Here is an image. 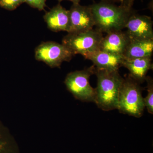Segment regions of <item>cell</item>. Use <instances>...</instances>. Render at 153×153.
Returning a JSON list of instances; mask_svg holds the SVG:
<instances>
[{
    "label": "cell",
    "instance_id": "4",
    "mask_svg": "<svg viewBox=\"0 0 153 153\" xmlns=\"http://www.w3.org/2000/svg\"><path fill=\"white\" fill-rule=\"evenodd\" d=\"M97 29L77 33H68L63 38L62 44L74 55L80 54L83 57L98 51L103 36Z\"/></svg>",
    "mask_w": 153,
    "mask_h": 153
},
{
    "label": "cell",
    "instance_id": "12",
    "mask_svg": "<svg viewBox=\"0 0 153 153\" xmlns=\"http://www.w3.org/2000/svg\"><path fill=\"white\" fill-rule=\"evenodd\" d=\"M122 66L128 69L129 76L139 83L146 80L148 71L152 69V57L124 59Z\"/></svg>",
    "mask_w": 153,
    "mask_h": 153
},
{
    "label": "cell",
    "instance_id": "18",
    "mask_svg": "<svg viewBox=\"0 0 153 153\" xmlns=\"http://www.w3.org/2000/svg\"><path fill=\"white\" fill-rule=\"evenodd\" d=\"M122 5L125 6L129 8H131L132 5L134 1V0H120Z\"/></svg>",
    "mask_w": 153,
    "mask_h": 153
},
{
    "label": "cell",
    "instance_id": "2",
    "mask_svg": "<svg viewBox=\"0 0 153 153\" xmlns=\"http://www.w3.org/2000/svg\"><path fill=\"white\" fill-rule=\"evenodd\" d=\"M97 85L94 102L99 108L109 111L117 109L119 95L124 80L118 71H108L95 68Z\"/></svg>",
    "mask_w": 153,
    "mask_h": 153
},
{
    "label": "cell",
    "instance_id": "10",
    "mask_svg": "<svg viewBox=\"0 0 153 153\" xmlns=\"http://www.w3.org/2000/svg\"><path fill=\"white\" fill-rule=\"evenodd\" d=\"M129 41L126 32L121 30L110 32L102 38L99 50L123 56Z\"/></svg>",
    "mask_w": 153,
    "mask_h": 153
},
{
    "label": "cell",
    "instance_id": "1",
    "mask_svg": "<svg viewBox=\"0 0 153 153\" xmlns=\"http://www.w3.org/2000/svg\"><path fill=\"white\" fill-rule=\"evenodd\" d=\"M93 15L96 29L106 33L121 31L131 15V8L102 1L89 6Z\"/></svg>",
    "mask_w": 153,
    "mask_h": 153
},
{
    "label": "cell",
    "instance_id": "11",
    "mask_svg": "<svg viewBox=\"0 0 153 153\" xmlns=\"http://www.w3.org/2000/svg\"><path fill=\"white\" fill-rule=\"evenodd\" d=\"M48 28L54 32L68 31L69 23V11L60 4L52 8L44 16Z\"/></svg>",
    "mask_w": 153,
    "mask_h": 153
},
{
    "label": "cell",
    "instance_id": "9",
    "mask_svg": "<svg viewBox=\"0 0 153 153\" xmlns=\"http://www.w3.org/2000/svg\"><path fill=\"white\" fill-rule=\"evenodd\" d=\"M84 57L92 61L96 69L108 71H118L119 68L122 66L124 59L123 55L100 50L85 55Z\"/></svg>",
    "mask_w": 153,
    "mask_h": 153
},
{
    "label": "cell",
    "instance_id": "20",
    "mask_svg": "<svg viewBox=\"0 0 153 153\" xmlns=\"http://www.w3.org/2000/svg\"><path fill=\"white\" fill-rule=\"evenodd\" d=\"M102 1L107 2L113 3L115 2H120V0H101Z\"/></svg>",
    "mask_w": 153,
    "mask_h": 153
},
{
    "label": "cell",
    "instance_id": "13",
    "mask_svg": "<svg viewBox=\"0 0 153 153\" xmlns=\"http://www.w3.org/2000/svg\"><path fill=\"white\" fill-rule=\"evenodd\" d=\"M153 52V40L130 39L123 56L127 59L152 57Z\"/></svg>",
    "mask_w": 153,
    "mask_h": 153
},
{
    "label": "cell",
    "instance_id": "8",
    "mask_svg": "<svg viewBox=\"0 0 153 153\" xmlns=\"http://www.w3.org/2000/svg\"><path fill=\"white\" fill-rule=\"evenodd\" d=\"M125 28L130 39L153 40V22L149 16L132 13Z\"/></svg>",
    "mask_w": 153,
    "mask_h": 153
},
{
    "label": "cell",
    "instance_id": "17",
    "mask_svg": "<svg viewBox=\"0 0 153 153\" xmlns=\"http://www.w3.org/2000/svg\"><path fill=\"white\" fill-rule=\"evenodd\" d=\"M46 0H25V3L27 4L32 7L42 11L46 7Z\"/></svg>",
    "mask_w": 153,
    "mask_h": 153
},
{
    "label": "cell",
    "instance_id": "7",
    "mask_svg": "<svg viewBox=\"0 0 153 153\" xmlns=\"http://www.w3.org/2000/svg\"><path fill=\"white\" fill-rule=\"evenodd\" d=\"M68 11L69 23L68 33L88 31L95 27L94 19L89 6L73 4Z\"/></svg>",
    "mask_w": 153,
    "mask_h": 153
},
{
    "label": "cell",
    "instance_id": "3",
    "mask_svg": "<svg viewBox=\"0 0 153 153\" xmlns=\"http://www.w3.org/2000/svg\"><path fill=\"white\" fill-rule=\"evenodd\" d=\"M129 75L124 79L120 90L117 109L124 114L140 118L145 108L142 88Z\"/></svg>",
    "mask_w": 153,
    "mask_h": 153
},
{
    "label": "cell",
    "instance_id": "5",
    "mask_svg": "<svg viewBox=\"0 0 153 153\" xmlns=\"http://www.w3.org/2000/svg\"><path fill=\"white\" fill-rule=\"evenodd\" d=\"M94 66L83 70L70 72L65 78L64 83L67 90L76 99L86 102H94L95 88L91 85L89 79L95 73Z\"/></svg>",
    "mask_w": 153,
    "mask_h": 153
},
{
    "label": "cell",
    "instance_id": "21",
    "mask_svg": "<svg viewBox=\"0 0 153 153\" xmlns=\"http://www.w3.org/2000/svg\"></svg>",
    "mask_w": 153,
    "mask_h": 153
},
{
    "label": "cell",
    "instance_id": "14",
    "mask_svg": "<svg viewBox=\"0 0 153 153\" xmlns=\"http://www.w3.org/2000/svg\"><path fill=\"white\" fill-rule=\"evenodd\" d=\"M0 153H19L14 137L7 128L0 120Z\"/></svg>",
    "mask_w": 153,
    "mask_h": 153
},
{
    "label": "cell",
    "instance_id": "16",
    "mask_svg": "<svg viewBox=\"0 0 153 153\" xmlns=\"http://www.w3.org/2000/svg\"><path fill=\"white\" fill-rule=\"evenodd\" d=\"M24 3L25 0H0V7L8 10L13 11Z\"/></svg>",
    "mask_w": 153,
    "mask_h": 153
},
{
    "label": "cell",
    "instance_id": "19",
    "mask_svg": "<svg viewBox=\"0 0 153 153\" xmlns=\"http://www.w3.org/2000/svg\"><path fill=\"white\" fill-rule=\"evenodd\" d=\"M59 2L62 1H64V0H57ZM68 1H71L72 2L73 4H79V1L80 0H68Z\"/></svg>",
    "mask_w": 153,
    "mask_h": 153
},
{
    "label": "cell",
    "instance_id": "15",
    "mask_svg": "<svg viewBox=\"0 0 153 153\" xmlns=\"http://www.w3.org/2000/svg\"><path fill=\"white\" fill-rule=\"evenodd\" d=\"M147 82V94L144 98L145 108L151 114H153V80L150 76H147L146 80Z\"/></svg>",
    "mask_w": 153,
    "mask_h": 153
},
{
    "label": "cell",
    "instance_id": "6",
    "mask_svg": "<svg viewBox=\"0 0 153 153\" xmlns=\"http://www.w3.org/2000/svg\"><path fill=\"white\" fill-rule=\"evenodd\" d=\"M74 55L65 45L53 41L42 42L35 49L36 60L52 68L60 67L63 62L70 61Z\"/></svg>",
    "mask_w": 153,
    "mask_h": 153
}]
</instances>
